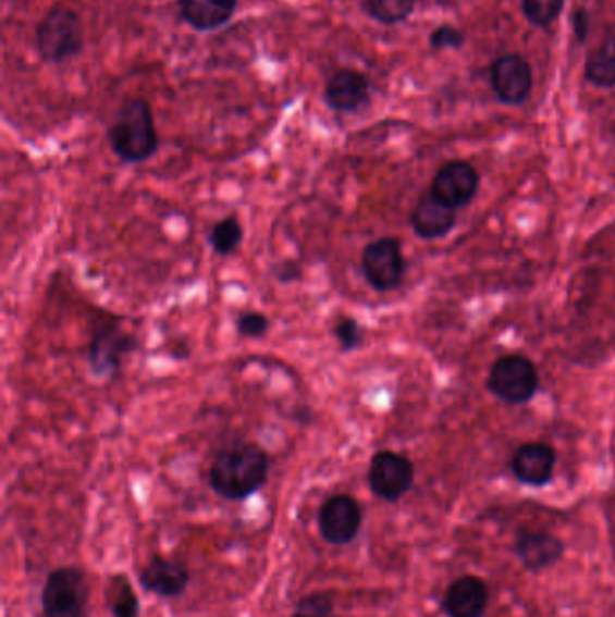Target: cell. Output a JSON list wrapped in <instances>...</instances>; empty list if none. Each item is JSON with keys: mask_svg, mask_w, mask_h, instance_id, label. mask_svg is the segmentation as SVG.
Returning a JSON list of instances; mask_svg holds the SVG:
<instances>
[{"mask_svg": "<svg viewBox=\"0 0 615 617\" xmlns=\"http://www.w3.org/2000/svg\"><path fill=\"white\" fill-rule=\"evenodd\" d=\"M417 0H365V10L372 18L392 26L405 22L416 8Z\"/></svg>", "mask_w": 615, "mask_h": 617, "instance_id": "obj_21", "label": "cell"}, {"mask_svg": "<svg viewBox=\"0 0 615 617\" xmlns=\"http://www.w3.org/2000/svg\"><path fill=\"white\" fill-rule=\"evenodd\" d=\"M479 174L466 161H453L436 172L431 194L452 208H463L479 190Z\"/></svg>", "mask_w": 615, "mask_h": 617, "instance_id": "obj_11", "label": "cell"}, {"mask_svg": "<svg viewBox=\"0 0 615 617\" xmlns=\"http://www.w3.org/2000/svg\"><path fill=\"white\" fill-rule=\"evenodd\" d=\"M516 553L527 570L538 572L557 564L565 553V545L545 531H521L516 539Z\"/></svg>", "mask_w": 615, "mask_h": 617, "instance_id": "obj_15", "label": "cell"}, {"mask_svg": "<svg viewBox=\"0 0 615 617\" xmlns=\"http://www.w3.org/2000/svg\"><path fill=\"white\" fill-rule=\"evenodd\" d=\"M414 479H416V468L405 455L383 449L370 460V490L383 501H401L411 490Z\"/></svg>", "mask_w": 615, "mask_h": 617, "instance_id": "obj_8", "label": "cell"}, {"mask_svg": "<svg viewBox=\"0 0 615 617\" xmlns=\"http://www.w3.org/2000/svg\"><path fill=\"white\" fill-rule=\"evenodd\" d=\"M587 79L600 87H615V35L590 53L585 64Z\"/></svg>", "mask_w": 615, "mask_h": 617, "instance_id": "obj_19", "label": "cell"}, {"mask_svg": "<svg viewBox=\"0 0 615 617\" xmlns=\"http://www.w3.org/2000/svg\"><path fill=\"white\" fill-rule=\"evenodd\" d=\"M556 454L548 444H524L511 462V470L516 479L532 488L548 485L554 477Z\"/></svg>", "mask_w": 615, "mask_h": 617, "instance_id": "obj_13", "label": "cell"}, {"mask_svg": "<svg viewBox=\"0 0 615 617\" xmlns=\"http://www.w3.org/2000/svg\"><path fill=\"white\" fill-rule=\"evenodd\" d=\"M188 581L185 565L164 558H153L142 572L143 587L163 597L181 596L188 587Z\"/></svg>", "mask_w": 615, "mask_h": 617, "instance_id": "obj_18", "label": "cell"}, {"mask_svg": "<svg viewBox=\"0 0 615 617\" xmlns=\"http://www.w3.org/2000/svg\"><path fill=\"white\" fill-rule=\"evenodd\" d=\"M109 603L116 617H137L139 614L136 592L132 591V587L123 576L112 578L109 587Z\"/></svg>", "mask_w": 615, "mask_h": 617, "instance_id": "obj_22", "label": "cell"}, {"mask_svg": "<svg viewBox=\"0 0 615 617\" xmlns=\"http://www.w3.org/2000/svg\"><path fill=\"white\" fill-rule=\"evenodd\" d=\"M464 40H466L464 33L452 26L436 27L435 32L431 33L430 38L431 48L433 49L463 48Z\"/></svg>", "mask_w": 615, "mask_h": 617, "instance_id": "obj_27", "label": "cell"}, {"mask_svg": "<svg viewBox=\"0 0 615 617\" xmlns=\"http://www.w3.org/2000/svg\"><path fill=\"white\" fill-rule=\"evenodd\" d=\"M211 248L221 257H230L235 254L241 244L244 243V227L238 221L237 215H226L221 221L216 222L208 235Z\"/></svg>", "mask_w": 615, "mask_h": 617, "instance_id": "obj_20", "label": "cell"}, {"mask_svg": "<svg viewBox=\"0 0 615 617\" xmlns=\"http://www.w3.org/2000/svg\"><path fill=\"white\" fill-rule=\"evenodd\" d=\"M112 152L125 163H143L158 152L159 136L148 101L126 100L109 128Z\"/></svg>", "mask_w": 615, "mask_h": 617, "instance_id": "obj_2", "label": "cell"}, {"mask_svg": "<svg viewBox=\"0 0 615 617\" xmlns=\"http://www.w3.org/2000/svg\"><path fill=\"white\" fill-rule=\"evenodd\" d=\"M269 457L258 444L235 443L217 454L210 484L226 501H246L268 480Z\"/></svg>", "mask_w": 615, "mask_h": 617, "instance_id": "obj_1", "label": "cell"}, {"mask_svg": "<svg viewBox=\"0 0 615 617\" xmlns=\"http://www.w3.org/2000/svg\"><path fill=\"white\" fill-rule=\"evenodd\" d=\"M490 391L511 405H521L532 399L538 391L537 367L524 356L500 358L491 369Z\"/></svg>", "mask_w": 615, "mask_h": 617, "instance_id": "obj_7", "label": "cell"}, {"mask_svg": "<svg viewBox=\"0 0 615 617\" xmlns=\"http://www.w3.org/2000/svg\"><path fill=\"white\" fill-rule=\"evenodd\" d=\"M89 587L82 570L63 567L49 575L42 592L46 617H87Z\"/></svg>", "mask_w": 615, "mask_h": 617, "instance_id": "obj_4", "label": "cell"}, {"mask_svg": "<svg viewBox=\"0 0 615 617\" xmlns=\"http://www.w3.org/2000/svg\"><path fill=\"white\" fill-rule=\"evenodd\" d=\"M273 274L279 282L287 284V282H296V280L302 279V268L293 260H284V262L274 266Z\"/></svg>", "mask_w": 615, "mask_h": 617, "instance_id": "obj_28", "label": "cell"}, {"mask_svg": "<svg viewBox=\"0 0 615 617\" xmlns=\"http://www.w3.org/2000/svg\"><path fill=\"white\" fill-rule=\"evenodd\" d=\"M293 617H334L331 597L327 594H312L302 600Z\"/></svg>", "mask_w": 615, "mask_h": 617, "instance_id": "obj_26", "label": "cell"}, {"mask_svg": "<svg viewBox=\"0 0 615 617\" xmlns=\"http://www.w3.org/2000/svg\"><path fill=\"white\" fill-rule=\"evenodd\" d=\"M137 348V338L122 323H100L87 350L90 372L98 380H112L122 369L123 359Z\"/></svg>", "mask_w": 615, "mask_h": 617, "instance_id": "obj_5", "label": "cell"}, {"mask_svg": "<svg viewBox=\"0 0 615 617\" xmlns=\"http://www.w3.org/2000/svg\"><path fill=\"white\" fill-rule=\"evenodd\" d=\"M37 49L42 60L62 64L84 49V24L76 11L54 5L37 27Z\"/></svg>", "mask_w": 615, "mask_h": 617, "instance_id": "obj_3", "label": "cell"}, {"mask_svg": "<svg viewBox=\"0 0 615 617\" xmlns=\"http://www.w3.org/2000/svg\"><path fill=\"white\" fill-rule=\"evenodd\" d=\"M574 29H576V37H578L579 42H585L587 40V35H589V13L583 8H579L576 13H574Z\"/></svg>", "mask_w": 615, "mask_h": 617, "instance_id": "obj_29", "label": "cell"}, {"mask_svg": "<svg viewBox=\"0 0 615 617\" xmlns=\"http://www.w3.org/2000/svg\"><path fill=\"white\" fill-rule=\"evenodd\" d=\"M457 222V211L452 206L436 199L433 194L422 197L411 213V227L421 238L433 240L452 232Z\"/></svg>", "mask_w": 615, "mask_h": 617, "instance_id": "obj_16", "label": "cell"}, {"mask_svg": "<svg viewBox=\"0 0 615 617\" xmlns=\"http://www.w3.org/2000/svg\"><path fill=\"white\" fill-rule=\"evenodd\" d=\"M361 271L372 289L379 293L397 289L406 273L399 240L383 237L370 243L361 255Z\"/></svg>", "mask_w": 615, "mask_h": 617, "instance_id": "obj_6", "label": "cell"}, {"mask_svg": "<svg viewBox=\"0 0 615 617\" xmlns=\"http://www.w3.org/2000/svg\"><path fill=\"white\" fill-rule=\"evenodd\" d=\"M490 603V591L477 576H463L453 581L442 600V608L450 617H482Z\"/></svg>", "mask_w": 615, "mask_h": 617, "instance_id": "obj_12", "label": "cell"}, {"mask_svg": "<svg viewBox=\"0 0 615 617\" xmlns=\"http://www.w3.org/2000/svg\"><path fill=\"white\" fill-rule=\"evenodd\" d=\"M563 4L565 0H524V13L534 26L545 27L556 21Z\"/></svg>", "mask_w": 615, "mask_h": 617, "instance_id": "obj_24", "label": "cell"}, {"mask_svg": "<svg viewBox=\"0 0 615 617\" xmlns=\"http://www.w3.org/2000/svg\"><path fill=\"white\" fill-rule=\"evenodd\" d=\"M237 331L243 338L257 340L263 338L271 329V322L263 312L246 311L237 318Z\"/></svg>", "mask_w": 615, "mask_h": 617, "instance_id": "obj_25", "label": "cell"}, {"mask_svg": "<svg viewBox=\"0 0 615 617\" xmlns=\"http://www.w3.org/2000/svg\"><path fill=\"white\" fill-rule=\"evenodd\" d=\"M237 0H180L183 21L197 32H216L232 21Z\"/></svg>", "mask_w": 615, "mask_h": 617, "instance_id": "obj_17", "label": "cell"}, {"mask_svg": "<svg viewBox=\"0 0 615 617\" xmlns=\"http://www.w3.org/2000/svg\"><path fill=\"white\" fill-rule=\"evenodd\" d=\"M364 522L361 507L350 495H334L327 498L318 515L320 533L329 544L347 545L358 536Z\"/></svg>", "mask_w": 615, "mask_h": 617, "instance_id": "obj_9", "label": "cell"}, {"mask_svg": "<svg viewBox=\"0 0 615 617\" xmlns=\"http://www.w3.org/2000/svg\"><path fill=\"white\" fill-rule=\"evenodd\" d=\"M370 84L365 74L354 69H340L327 82V106L337 112H354L369 101Z\"/></svg>", "mask_w": 615, "mask_h": 617, "instance_id": "obj_14", "label": "cell"}, {"mask_svg": "<svg viewBox=\"0 0 615 617\" xmlns=\"http://www.w3.org/2000/svg\"><path fill=\"white\" fill-rule=\"evenodd\" d=\"M332 333H334V338H336L337 345L342 348V353H353V350L364 345L365 331L356 318H337Z\"/></svg>", "mask_w": 615, "mask_h": 617, "instance_id": "obj_23", "label": "cell"}, {"mask_svg": "<svg viewBox=\"0 0 615 617\" xmlns=\"http://www.w3.org/2000/svg\"><path fill=\"white\" fill-rule=\"evenodd\" d=\"M491 84L500 101L520 106L531 95V65L520 54H504L491 69Z\"/></svg>", "mask_w": 615, "mask_h": 617, "instance_id": "obj_10", "label": "cell"}]
</instances>
